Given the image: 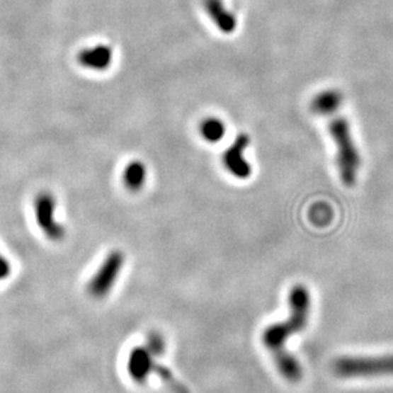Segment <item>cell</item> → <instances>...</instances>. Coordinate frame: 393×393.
Listing matches in <instances>:
<instances>
[{"instance_id":"52a82bcc","label":"cell","mask_w":393,"mask_h":393,"mask_svg":"<svg viewBox=\"0 0 393 393\" xmlns=\"http://www.w3.org/2000/svg\"><path fill=\"white\" fill-rule=\"evenodd\" d=\"M156 363L154 361V355L149 353V348L144 346H137L132 348L129 354L127 370H128L130 380L136 385L143 386L147 383L149 377L155 369Z\"/></svg>"},{"instance_id":"4fadbf2b","label":"cell","mask_w":393,"mask_h":393,"mask_svg":"<svg viewBox=\"0 0 393 393\" xmlns=\"http://www.w3.org/2000/svg\"><path fill=\"white\" fill-rule=\"evenodd\" d=\"M200 136L208 143L220 142L225 137L226 125L220 118L208 116L200 122Z\"/></svg>"},{"instance_id":"6da1fadb","label":"cell","mask_w":393,"mask_h":393,"mask_svg":"<svg viewBox=\"0 0 393 393\" xmlns=\"http://www.w3.org/2000/svg\"><path fill=\"white\" fill-rule=\"evenodd\" d=\"M290 316L284 322L273 323L266 327L262 334V342L265 348L271 351L273 356L286 351L285 345L291 337L302 332L309 321L310 292L305 285H295L289 294Z\"/></svg>"},{"instance_id":"8fae6325","label":"cell","mask_w":393,"mask_h":393,"mask_svg":"<svg viewBox=\"0 0 393 393\" xmlns=\"http://www.w3.org/2000/svg\"><path fill=\"white\" fill-rule=\"evenodd\" d=\"M273 361L276 364L278 373L290 383H297L303 378V367L300 361L294 355L287 351L273 356Z\"/></svg>"},{"instance_id":"30bf717a","label":"cell","mask_w":393,"mask_h":393,"mask_svg":"<svg viewBox=\"0 0 393 393\" xmlns=\"http://www.w3.org/2000/svg\"><path fill=\"white\" fill-rule=\"evenodd\" d=\"M343 96L337 90H324L314 96L310 103V109L317 115H332L341 108Z\"/></svg>"},{"instance_id":"5b68a950","label":"cell","mask_w":393,"mask_h":393,"mask_svg":"<svg viewBox=\"0 0 393 393\" xmlns=\"http://www.w3.org/2000/svg\"><path fill=\"white\" fill-rule=\"evenodd\" d=\"M249 143H251L249 136L245 133H240L234 139L232 146L226 149L222 155V162L226 170L234 178L240 181L248 179L251 174V164L246 161L244 157V151L249 147Z\"/></svg>"},{"instance_id":"8992f818","label":"cell","mask_w":393,"mask_h":393,"mask_svg":"<svg viewBox=\"0 0 393 393\" xmlns=\"http://www.w3.org/2000/svg\"><path fill=\"white\" fill-rule=\"evenodd\" d=\"M55 208H57V203L52 194H41L36 202V215H38L40 227L44 230L47 238L52 240H60L64 238L65 230L64 227L55 220Z\"/></svg>"},{"instance_id":"3957f363","label":"cell","mask_w":393,"mask_h":393,"mask_svg":"<svg viewBox=\"0 0 393 393\" xmlns=\"http://www.w3.org/2000/svg\"><path fill=\"white\" fill-rule=\"evenodd\" d=\"M334 370L342 378L377 377L393 374V355L385 356H343L334 363Z\"/></svg>"},{"instance_id":"277c9868","label":"cell","mask_w":393,"mask_h":393,"mask_svg":"<svg viewBox=\"0 0 393 393\" xmlns=\"http://www.w3.org/2000/svg\"><path fill=\"white\" fill-rule=\"evenodd\" d=\"M125 257L120 251H110L100 268L89 283V292L95 299H103L113 290L116 280L122 272Z\"/></svg>"},{"instance_id":"ba28073f","label":"cell","mask_w":393,"mask_h":393,"mask_svg":"<svg viewBox=\"0 0 393 393\" xmlns=\"http://www.w3.org/2000/svg\"><path fill=\"white\" fill-rule=\"evenodd\" d=\"M78 62L91 71H106L113 62V50L108 45L92 46L79 52Z\"/></svg>"},{"instance_id":"7c38bea8","label":"cell","mask_w":393,"mask_h":393,"mask_svg":"<svg viewBox=\"0 0 393 393\" xmlns=\"http://www.w3.org/2000/svg\"><path fill=\"white\" fill-rule=\"evenodd\" d=\"M123 184L130 192H138L144 187L147 181V168L142 161L133 160L128 162L123 170Z\"/></svg>"},{"instance_id":"9a60e30c","label":"cell","mask_w":393,"mask_h":393,"mask_svg":"<svg viewBox=\"0 0 393 393\" xmlns=\"http://www.w3.org/2000/svg\"><path fill=\"white\" fill-rule=\"evenodd\" d=\"M309 217L313 224L324 226L332 220V211L327 205L319 203L310 210Z\"/></svg>"},{"instance_id":"e0dca14e","label":"cell","mask_w":393,"mask_h":393,"mask_svg":"<svg viewBox=\"0 0 393 393\" xmlns=\"http://www.w3.org/2000/svg\"><path fill=\"white\" fill-rule=\"evenodd\" d=\"M8 273H9V265L4 258L0 257V280L6 278Z\"/></svg>"},{"instance_id":"7a4b0ae2","label":"cell","mask_w":393,"mask_h":393,"mask_svg":"<svg viewBox=\"0 0 393 393\" xmlns=\"http://www.w3.org/2000/svg\"><path fill=\"white\" fill-rule=\"evenodd\" d=\"M329 133L336 146V162L342 183L353 187L360 169L361 159L355 146L350 124L345 118H335L329 125Z\"/></svg>"},{"instance_id":"9c48e42d","label":"cell","mask_w":393,"mask_h":393,"mask_svg":"<svg viewBox=\"0 0 393 393\" xmlns=\"http://www.w3.org/2000/svg\"><path fill=\"white\" fill-rule=\"evenodd\" d=\"M203 7L212 20L215 26L222 33H232L238 26L237 17L226 9L222 0H205Z\"/></svg>"},{"instance_id":"2e32d148","label":"cell","mask_w":393,"mask_h":393,"mask_svg":"<svg viewBox=\"0 0 393 393\" xmlns=\"http://www.w3.org/2000/svg\"><path fill=\"white\" fill-rule=\"evenodd\" d=\"M146 346L149 350V353L154 355V356H161L164 353H165V340L162 337L161 334H159L157 331H152L149 332V336H147V343Z\"/></svg>"},{"instance_id":"5bb4252c","label":"cell","mask_w":393,"mask_h":393,"mask_svg":"<svg viewBox=\"0 0 393 393\" xmlns=\"http://www.w3.org/2000/svg\"><path fill=\"white\" fill-rule=\"evenodd\" d=\"M154 372L161 378L164 383H166L175 393H188L187 388L175 380L173 373L169 370V368L162 367L160 364H156Z\"/></svg>"}]
</instances>
